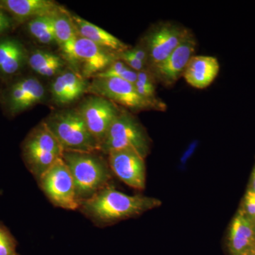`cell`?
Returning a JSON list of instances; mask_svg holds the SVG:
<instances>
[{"instance_id":"cell-13","label":"cell","mask_w":255,"mask_h":255,"mask_svg":"<svg viewBox=\"0 0 255 255\" xmlns=\"http://www.w3.org/2000/svg\"><path fill=\"white\" fill-rule=\"evenodd\" d=\"M74 70L86 80L105 71L116 60L115 55L86 38L78 36L74 48Z\"/></svg>"},{"instance_id":"cell-11","label":"cell","mask_w":255,"mask_h":255,"mask_svg":"<svg viewBox=\"0 0 255 255\" xmlns=\"http://www.w3.org/2000/svg\"><path fill=\"white\" fill-rule=\"evenodd\" d=\"M112 173L128 187L143 190L146 184L145 158L132 149H121L107 154Z\"/></svg>"},{"instance_id":"cell-30","label":"cell","mask_w":255,"mask_h":255,"mask_svg":"<svg viewBox=\"0 0 255 255\" xmlns=\"http://www.w3.org/2000/svg\"><path fill=\"white\" fill-rule=\"evenodd\" d=\"M11 19H13V18L11 17L10 15L5 12L3 10L0 9V22L1 21H9V20Z\"/></svg>"},{"instance_id":"cell-15","label":"cell","mask_w":255,"mask_h":255,"mask_svg":"<svg viewBox=\"0 0 255 255\" xmlns=\"http://www.w3.org/2000/svg\"><path fill=\"white\" fill-rule=\"evenodd\" d=\"M0 9L20 23L40 16H55L67 10L50 0H0Z\"/></svg>"},{"instance_id":"cell-9","label":"cell","mask_w":255,"mask_h":255,"mask_svg":"<svg viewBox=\"0 0 255 255\" xmlns=\"http://www.w3.org/2000/svg\"><path fill=\"white\" fill-rule=\"evenodd\" d=\"M46 95L42 82L33 76L15 80L1 95V103L5 113L14 117L41 103Z\"/></svg>"},{"instance_id":"cell-7","label":"cell","mask_w":255,"mask_h":255,"mask_svg":"<svg viewBox=\"0 0 255 255\" xmlns=\"http://www.w3.org/2000/svg\"><path fill=\"white\" fill-rule=\"evenodd\" d=\"M38 181L53 205L70 211L79 209L73 178L63 158L56 161Z\"/></svg>"},{"instance_id":"cell-4","label":"cell","mask_w":255,"mask_h":255,"mask_svg":"<svg viewBox=\"0 0 255 255\" xmlns=\"http://www.w3.org/2000/svg\"><path fill=\"white\" fill-rule=\"evenodd\" d=\"M21 149L23 162L37 181L62 158L64 152L43 121L30 130L21 142Z\"/></svg>"},{"instance_id":"cell-14","label":"cell","mask_w":255,"mask_h":255,"mask_svg":"<svg viewBox=\"0 0 255 255\" xmlns=\"http://www.w3.org/2000/svg\"><path fill=\"white\" fill-rule=\"evenodd\" d=\"M90 82L70 68H65L53 79L50 86L53 103L58 107H67L78 102L88 94Z\"/></svg>"},{"instance_id":"cell-12","label":"cell","mask_w":255,"mask_h":255,"mask_svg":"<svg viewBox=\"0 0 255 255\" xmlns=\"http://www.w3.org/2000/svg\"><path fill=\"white\" fill-rule=\"evenodd\" d=\"M196 41L191 31L182 43L162 63L150 70L156 82L173 86L182 76L191 58L195 54Z\"/></svg>"},{"instance_id":"cell-28","label":"cell","mask_w":255,"mask_h":255,"mask_svg":"<svg viewBox=\"0 0 255 255\" xmlns=\"http://www.w3.org/2000/svg\"><path fill=\"white\" fill-rule=\"evenodd\" d=\"M199 141L198 140H193L192 142L187 146L186 150L183 152L180 159H179V167L181 169L184 168L187 165V162L189 159L194 155V152H196V149L199 147Z\"/></svg>"},{"instance_id":"cell-3","label":"cell","mask_w":255,"mask_h":255,"mask_svg":"<svg viewBox=\"0 0 255 255\" xmlns=\"http://www.w3.org/2000/svg\"><path fill=\"white\" fill-rule=\"evenodd\" d=\"M64 151L100 152V145L75 108L52 112L43 121Z\"/></svg>"},{"instance_id":"cell-24","label":"cell","mask_w":255,"mask_h":255,"mask_svg":"<svg viewBox=\"0 0 255 255\" xmlns=\"http://www.w3.org/2000/svg\"><path fill=\"white\" fill-rule=\"evenodd\" d=\"M95 78H119L135 84L137 80V73L127 66L122 60L116 59L105 71L96 75Z\"/></svg>"},{"instance_id":"cell-22","label":"cell","mask_w":255,"mask_h":255,"mask_svg":"<svg viewBox=\"0 0 255 255\" xmlns=\"http://www.w3.org/2000/svg\"><path fill=\"white\" fill-rule=\"evenodd\" d=\"M53 17L54 16H40L26 23L28 33L40 44L44 46L57 45Z\"/></svg>"},{"instance_id":"cell-21","label":"cell","mask_w":255,"mask_h":255,"mask_svg":"<svg viewBox=\"0 0 255 255\" xmlns=\"http://www.w3.org/2000/svg\"><path fill=\"white\" fill-rule=\"evenodd\" d=\"M66 64L62 55L48 50L36 49L28 53V67L37 75L45 78H52L59 75L65 70Z\"/></svg>"},{"instance_id":"cell-27","label":"cell","mask_w":255,"mask_h":255,"mask_svg":"<svg viewBox=\"0 0 255 255\" xmlns=\"http://www.w3.org/2000/svg\"><path fill=\"white\" fill-rule=\"evenodd\" d=\"M248 219L251 220L252 222L255 221V192L249 189L247 191L243 202V209L241 210Z\"/></svg>"},{"instance_id":"cell-29","label":"cell","mask_w":255,"mask_h":255,"mask_svg":"<svg viewBox=\"0 0 255 255\" xmlns=\"http://www.w3.org/2000/svg\"><path fill=\"white\" fill-rule=\"evenodd\" d=\"M14 22L15 21L13 19L1 21L0 22V36H2L6 32L9 31L11 28L14 26Z\"/></svg>"},{"instance_id":"cell-1","label":"cell","mask_w":255,"mask_h":255,"mask_svg":"<svg viewBox=\"0 0 255 255\" xmlns=\"http://www.w3.org/2000/svg\"><path fill=\"white\" fill-rule=\"evenodd\" d=\"M161 204L162 201L156 198L128 195L109 184L82 202L79 210L95 225L102 226L135 217Z\"/></svg>"},{"instance_id":"cell-2","label":"cell","mask_w":255,"mask_h":255,"mask_svg":"<svg viewBox=\"0 0 255 255\" xmlns=\"http://www.w3.org/2000/svg\"><path fill=\"white\" fill-rule=\"evenodd\" d=\"M100 152H63L62 158L73 178L80 205L110 184L113 173Z\"/></svg>"},{"instance_id":"cell-18","label":"cell","mask_w":255,"mask_h":255,"mask_svg":"<svg viewBox=\"0 0 255 255\" xmlns=\"http://www.w3.org/2000/svg\"><path fill=\"white\" fill-rule=\"evenodd\" d=\"M219 70V62L215 57L194 55L189 60L182 77L191 87L202 90L216 80Z\"/></svg>"},{"instance_id":"cell-16","label":"cell","mask_w":255,"mask_h":255,"mask_svg":"<svg viewBox=\"0 0 255 255\" xmlns=\"http://www.w3.org/2000/svg\"><path fill=\"white\" fill-rule=\"evenodd\" d=\"M228 249L231 255L255 254L254 225L241 211L235 216L230 226Z\"/></svg>"},{"instance_id":"cell-20","label":"cell","mask_w":255,"mask_h":255,"mask_svg":"<svg viewBox=\"0 0 255 255\" xmlns=\"http://www.w3.org/2000/svg\"><path fill=\"white\" fill-rule=\"evenodd\" d=\"M54 31L56 43L61 50L62 57L70 65L75 68L74 48L78 38V33L74 26L71 16L68 11H63L53 17Z\"/></svg>"},{"instance_id":"cell-5","label":"cell","mask_w":255,"mask_h":255,"mask_svg":"<svg viewBox=\"0 0 255 255\" xmlns=\"http://www.w3.org/2000/svg\"><path fill=\"white\" fill-rule=\"evenodd\" d=\"M150 147V138L145 128L132 112L122 108L101 144L100 152L107 155L112 150L132 149L145 159Z\"/></svg>"},{"instance_id":"cell-31","label":"cell","mask_w":255,"mask_h":255,"mask_svg":"<svg viewBox=\"0 0 255 255\" xmlns=\"http://www.w3.org/2000/svg\"><path fill=\"white\" fill-rule=\"evenodd\" d=\"M250 189L255 192V167L254 169H253V174H252L251 187Z\"/></svg>"},{"instance_id":"cell-33","label":"cell","mask_w":255,"mask_h":255,"mask_svg":"<svg viewBox=\"0 0 255 255\" xmlns=\"http://www.w3.org/2000/svg\"><path fill=\"white\" fill-rule=\"evenodd\" d=\"M254 255H255V254Z\"/></svg>"},{"instance_id":"cell-26","label":"cell","mask_w":255,"mask_h":255,"mask_svg":"<svg viewBox=\"0 0 255 255\" xmlns=\"http://www.w3.org/2000/svg\"><path fill=\"white\" fill-rule=\"evenodd\" d=\"M116 59L122 60L127 66L135 70V72H140L142 70L147 69V65L143 62L140 61L135 58L133 55L131 54L130 50L128 49L124 50L121 53L115 55Z\"/></svg>"},{"instance_id":"cell-19","label":"cell","mask_w":255,"mask_h":255,"mask_svg":"<svg viewBox=\"0 0 255 255\" xmlns=\"http://www.w3.org/2000/svg\"><path fill=\"white\" fill-rule=\"evenodd\" d=\"M74 26L79 36L93 42L101 48L116 55L128 49L129 47L124 42L114 36L110 32L99 27L78 15L70 14Z\"/></svg>"},{"instance_id":"cell-25","label":"cell","mask_w":255,"mask_h":255,"mask_svg":"<svg viewBox=\"0 0 255 255\" xmlns=\"http://www.w3.org/2000/svg\"><path fill=\"white\" fill-rule=\"evenodd\" d=\"M18 243L9 228L0 223V255H20L17 251Z\"/></svg>"},{"instance_id":"cell-6","label":"cell","mask_w":255,"mask_h":255,"mask_svg":"<svg viewBox=\"0 0 255 255\" xmlns=\"http://www.w3.org/2000/svg\"><path fill=\"white\" fill-rule=\"evenodd\" d=\"M88 94L104 97L130 112L160 111L157 106L137 93L134 84L122 79L93 78L90 83Z\"/></svg>"},{"instance_id":"cell-17","label":"cell","mask_w":255,"mask_h":255,"mask_svg":"<svg viewBox=\"0 0 255 255\" xmlns=\"http://www.w3.org/2000/svg\"><path fill=\"white\" fill-rule=\"evenodd\" d=\"M28 53L21 41L12 37L0 38V77L18 75L27 65Z\"/></svg>"},{"instance_id":"cell-32","label":"cell","mask_w":255,"mask_h":255,"mask_svg":"<svg viewBox=\"0 0 255 255\" xmlns=\"http://www.w3.org/2000/svg\"><path fill=\"white\" fill-rule=\"evenodd\" d=\"M253 225H254L255 230V221L254 223H253Z\"/></svg>"},{"instance_id":"cell-8","label":"cell","mask_w":255,"mask_h":255,"mask_svg":"<svg viewBox=\"0 0 255 255\" xmlns=\"http://www.w3.org/2000/svg\"><path fill=\"white\" fill-rule=\"evenodd\" d=\"M189 31L187 28L170 21L159 23L151 28L142 41L148 55L147 69L150 71L162 63Z\"/></svg>"},{"instance_id":"cell-10","label":"cell","mask_w":255,"mask_h":255,"mask_svg":"<svg viewBox=\"0 0 255 255\" xmlns=\"http://www.w3.org/2000/svg\"><path fill=\"white\" fill-rule=\"evenodd\" d=\"M76 109L101 145L122 107L104 97L91 95L83 99Z\"/></svg>"},{"instance_id":"cell-23","label":"cell","mask_w":255,"mask_h":255,"mask_svg":"<svg viewBox=\"0 0 255 255\" xmlns=\"http://www.w3.org/2000/svg\"><path fill=\"white\" fill-rule=\"evenodd\" d=\"M155 82L152 73L148 69H145L142 71L137 72V80L134 85L137 93L142 98L157 106L159 110L164 111L165 110V105L156 97Z\"/></svg>"}]
</instances>
